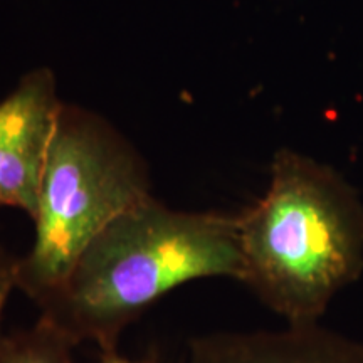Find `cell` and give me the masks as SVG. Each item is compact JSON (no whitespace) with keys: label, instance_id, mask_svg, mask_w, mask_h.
I'll use <instances>...</instances> for the list:
<instances>
[{"label":"cell","instance_id":"2","mask_svg":"<svg viewBox=\"0 0 363 363\" xmlns=\"http://www.w3.org/2000/svg\"><path fill=\"white\" fill-rule=\"evenodd\" d=\"M242 283L286 325H316L363 274V203L331 167L283 148L238 214Z\"/></svg>","mask_w":363,"mask_h":363},{"label":"cell","instance_id":"6","mask_svg":"<svg viewBox=\"0 0 363 363\" xmlns=\"http://www.w3.org/2000/svg\"><path fill=\"white\" fill-rule=\"evenodd\" d=\"M74 340L39 316L33 326L0 337V363H74Z\"/></svg>","mask_w":363,"mask_h":363},{"label":"cell","instance_id":"5","mask_svg":"<svg viewBox=\"0 0 363 363\" xmlns=\"http://www.w3.org/2000/svg\"><path fill=\"white\" fill-rule=\"evenodd\" d=\"M187 363H363V342L321 323L214 331L190 340Z\"/></svg>","mask_w":363,"mask_h":363},{"label":"cell","instance_id":"1","mask_svg":"<svg viewBox=\"0 0 363 363\" xmlns=\"http://www.w3.org/2000/svg\"><path fill=\"white\" fill-rule=\"evenodd\" d=\"M206 278H242L238 214L175 211L150 197L84 249L39 316L78 345L113 352L157 299Z\"/></svg>","mask_w":363,"mask_h":363},{"label":"cell","instance_id":"4","mask_svg":"<svg viewBox=\"0 0 363 363\" xmlns=\"http://www.w3.org/2000/svg\"><path fill=\"white\" fill-rule=\"evenodd\" d=\"M61 106L49 67L29 71L0 99V207L34 217L45 152Z\"/></svg>","mask_w":363,"mask_h":363},{"label":"cell","instance_id":"3","mask_svg":"<svg viewBox=\"0 0 363 363\" xmlns=\"http://www.w3.org/2000/svg\"><path fill=\"white\" fill-rule=\"evenodd\" d=\"M153 197L147 162L104 118L62 103L45 152L34 240L16 288L39 306L111 222Z\"/></svg>","mask_w":363,"mask_h":363},{"label":"cell","instance_id":"7","mask_svg":"<svg viewBox=\"0 0 363 363\" xmlns=\"http://www.w3.org/2000/svg\"><path fill=\"white\" fill-rule=\"evenodd\" d=\"M17 262L19 256L7 251L0 244V337H2V320L4 311H6L9 299L16 288V274H17Z\"/></svg>","mask_w":363,"mask_h":363},{"label":"cell","instance_id":"8","mask_svg":"<svg viewBox=\"0 0 363 363\" xmlns=\"http://www.w3.org/2000/svg\"><path fill=\"white\" fill-rule=\"evenodd\" d=\"M99 363H143V362L128 360V358L121 357L120 353H118V350H113V352H101Z\"/></svg>","mask_w":363,"mask_h":363}]
</instances>
